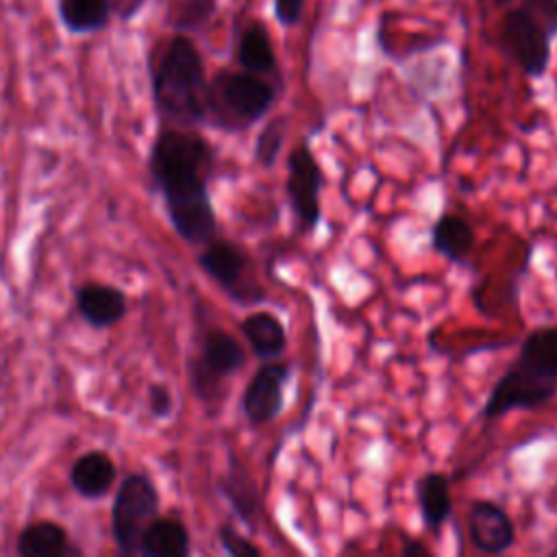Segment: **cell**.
Wrapping results in <instances>:
<instances>
[{
	"label": "cell",
	"instance_id": "obj_19",
	"mask_svg": "<svg viewBox=\"0 0 557 557\" xmlns=\"http://www.w3.org/2000/svg\"><path fill=\"white\" fill-rule=\"evenodd\" d=\"M70 479L78 494H83L87 498H98L113 485L115 466L109 459V455H104L100 450L87 453L81 459H76V463L72 466Z\"/></svg>",
	"mask_w": 557,
	"mask_h": 557
},
{
	"label": "cell",
	"instance_id": "obj_29",
	"mask_svg": "<svg viewBox=\"0 0 557 557\" xmlns=\"http://www.w3.org/2000/svg\"><path fill=\"white\" fill-rule=\"evenodd\" d=\"M494 2H496V7H507V4H511L516 0H494Z\"/></svg>",
	"mask_w": 557,
	"mask_h": 557
},
{
	"label": "cell",
	"instance_id": "obj_22",
	"mask_svg": "<svg viewBox=\"0 0 557 557\" xmlns=\"http://www.w3.org/2000/svg\"><path fill=\"white\" fill-rule=\"evenodd\" d=\"M111 0H59V15L74 33L98 30L107 24Z\"/></svg>",
	"mask_w": 557,
	"mask_h": 557
},
{
	"label": "cell",
	"instance_id": "obj_1",
	"mask_svg": "<svg viewBox=\"0 0 557 557\" xmlns=\"http://www.w3.org/2000/svg\"><path fill=\"white\" fill-rule=\"evenodd\" d=\"M150 170L163 191L176 233L194 246H205L218 233V218L209 196L213 148L194 131H163L152 148Z\"/></svg>",
	"mask_w": 557,
	"mask_h": 557
},
{
	"label": "cell",
	"instance_id": "obj_4",
	"mask_svg": "<svg viewBox=\"0 0 557 557\" xmlns=\"http://www.w3.org/2000/svg\"><path fill=\"white\" fill-rule=\"evenodd\" d=\"M276 102V87L259 74L220 70L207 89V120L213 126L239 133L263 120Z\"/></svg>",
	"mask_w": 557,
	"mask_h": 557
},
{
	"label": "cell",
	"instance_id": "obj_11",
	"mask_svg": "<svg viewBox=\"0 0 557 557\" xmlns=\"http://www.w3.org/2000/svg\"><path fill=\"white\" fill-rule=\"evenodd\" d=\"M468 537L479 553L503 555L516 544V524L503 505L476 498L468 507Z\"/></svg>",
	"mask_w": 557,
	"mask_h": 557
},
{
	"label": "cell",
	"instance_id": "obj_21",
	"mask_svg": "<svg viewBox=\"0 0 557 557\" xmlns=\"http://www.w3.org/2000/svg\"><path fill=\"white\" fill-rule=\"evenodd\" d=\"M67 550V535L54 522L30 524L17 537V553L22 557H61Z\"/></svg>",
	"mask_w": 557,
	"mask_h": 557
},
{
	"label": "cell",
	"instance_id": "obj_14",
	"mask_svg": "<svg viewBox=\"0 0 557 557\" xmlns=\"http://www.w3.org/2000/svg\"><path fill=\"white\" fill-rule=\"evenodd\" d=\"M474 228L459 213H442L431 224V248L455 265H466L474 250Z\"/></svg>",
	"mask_w": 557,
	"mask_h": 557
},
{
	"label": "cell",
	"instance_id": "obj_16",
	"mask_svg": "<svg viewBox=\"0 0 557 557\" xmlns=\"http://www.w3.org/2000/svg\"><path fill=\"white\" fill-rule=\"evenodd\" d=\"M237 63L242 70L268 76L278 72V59L272 46V37L261 22H250L237 39Z\"/></svg>",
	"mask_w": 557,
	"mask_h": 557
},
{
	"label": "cell",
	"instance_id": "obj_15",
	"mask_svg": "<svg viewBox=\"0 0 557 557\" xmlns=\"http://www.w3.org/2000/svg\"><path fill=\"white\" fill-rule=\"evenodd\" d=\"M242 335L250 350L261 359H278L287 348V329L283 320L272 311H252L242 324Z\"/></svg>",
	"mask_w": 557,
	"mask_h": 557
},
{
	"label": "cell",
	"instance_id": "obj_20",
	"mask_svg": "<svg viewBox=\"0 0 557 557\" xmlns=\"http://www.w3.org/2000/svg\"><path fill=\"white\" fill-rule=\"evenodd\" d=\"M141 553L148 557H185L189 555V533L178 520L154 518L141 537Z\"/></svg>",
	"mask_w": 557,
	"mask_h": 557
},
{
	"label": "cell",
	"instance_id": "obj_10",
	"mask_svg": "<svg viewBox=\"0 0 557 557\" xmlns=\"http://www.w3.org/2000/svg\"><path fill=\"white\" fill-rule=\"evenodd\" d=\"M292 374L294 368L278 359H265L252 372L242 396V411L250 424L263 426L283 413L285 387L289 385Z\"/></svg>",
	"mask_w": 557,
	"mask_h": 557
},
{
	"label": "cell",
	"instance_id": "obj_23",
	"mask_svg": "<svg viewBox=\"0 0 557 557\" xmlns=\"http://www.w3.org/2000/svg\"><path fill=\"white\" fill-rule=\"evenodd\" d=\"M287 128H289L287 117L278 115V117L270 120V122L259 131V135H257V139H255L252 157H255V161H257L261 168H265V170L274 168L278 154H281V150H283V146H285Z\"/></svg>",
	"mask_w": 557,
	"mask_h": 557
},
{
	"label": "cell",
	"instance_id": "obj_27",
	"mask_svg": "<svg viewBox=\"0 0 557 557\" xmlns=\"http://www.w3.org/2000/svg\"><path fill=\"white\" fill-rule=\"evenodd\" d=\"M150 405H152V413L168 416L172 411L170 389L163 387V385H152V389H150Z\"/></svg>",
	"mask_w": 557,
	"mask_h": 557
},
{
	"label": "cell",
	"instance_id": "obj_18",
	"mask_svg": "<svg viewBox=\"0 0 557 557\" xmlns=\"http://www.w3.org/2000/svg\"><path fill=\"white\" fill-rule=\"evenodd\" d=\"M78 311L91 326H111L122 320L126 311V298L111 285H85L78 292Z\"/></svg>",
	"mask_w": 557,
	"mask_h": 557
},
{
	"label": "cell",
	"instance_id": "obj_7",
	"mask_svg": "<svg viewBox=\"0 0 557 557\" xmlns=\"http://www.w3.org/2000/svg\"><path fill=\"white\" fill-rule=\"evenodd\" d=\"M198 265L242 305L265 300L263 287L250 276V257L237 244L213 237L198 255Z\"/></svg>",
	"mask_w": 557,
	"mask_h": 557
},
{
	"label": "cell",
	"instance_id": "obj_28",
	"mask_svg": "<svg viewBox=\"0 0 557 557\" xmlns=\"http://www.w3.org/2000/svg\"><path fill=\"white\" fill-rule=\"evenodd\" d=\"M400 555L403 557H429V555H433V550L424 542H420L416 537H407L400 544Z\"/></svg>",
	"mask_w": 557,
	"mask_h": 557
},
{
	"label": "cell",
	"instance_id": "obj_12",
	"mask_svg": "<svg viewBox=\"0 0 557 557\" xmlns=\"http://www.w3.org/2000/svg\"><path fill=\"white\" fill-rule=\"evenodd\" d=\"M513 366L535 379L557 383V324H542L527 333Z\"/></svg>",
	"mask_w": 557,
	"mask_h": 557
},
{
	"label": "cell",
	"instance_id": "obj_2",
	"mask_svg": "<svg viewBox=\"0 0 557 557\" xmlns=\"http://www.w3.org/2000/svg\"><path fill=\"white\" fill-rule=\"evenodd\" d=\"M159 111L176 126L189 128L207 120L209 81L198 48L187 37H174L154 72Z\"/></svg>",
	"mask_w": 557,
	"mask_h": 557
},
{
	"label": "cell",
	"instance_id": "obj_17",
	"mask_svg": "<svg viewBox=\"0 0 557 557\" xmlns=\"http://www.w3.org/2000/svg\"><path fill=\"white\" fill-rule=\"evenodd\" d=\"M220 485H222V494L231 503L237 518L244 520L248 527H252L257 520L261 500H259V492H257V485H255L250 472L237 457L231 455L228 472Z\"/></svg>",
	"mask_w": 557,
	"mask_h": 557
},
{
	"label": "cell",
	"instance_id": "obj_9",
	"mask_svg": "<svg viewBox=\"0 0 557 557\" xmlns=\"http://www.w3.org/2000/svg\"><path fill=\"white\" fill-rule=\"evenodd\" d=\"M557 394L555 381L535 379L513 363L494 381L483 409L481 418L498 420L511 411H533L548 405Z\"/></svg>",
	"mask_w": 557,
	"mask_h": 557
},
{
	"label": "cell",
	"instance_id": "obj_8",
	"mask_svg": "<svg viewBox=\"0 0 557 557\" xmlns=\"http://www.w3.org/2000/svg\"><path fill=\"white\" fill-rule=\"evenodd\" d=\"M246 363L244 346L222 329H209L200 355L191 363V385L202 400H213L224 383Z\"/></svg>",
	"mask_w": 557,
	"mask_h": 557
},
{
	"label": "cell",
	"instance_id": "obj_25",
	"mask_svg": "<svg viewBox=\"0 0 557 557\" xmlns=\"http://www.w3.org/2000/svg\"><path fill=\"white\" fill-rule=\"evenodd\" d=\"M218 537L222 548L231 555V557H261V548L257 544H252L250 540H246L235 527L231 524H222L218 529Z\"/></svg>",
	"mask_w": 557,
	"mask_h": 557
},
{
	"label": "cell",
	"instance_id": "obj_3",
	"mask_svg": "<svg viewBox=\"0 0 557 557\" xmlns=\"http://www.w3.org/2000/svg\"><path fill=\"white\" fill-rule=\"evenodd\" d=\"M557 37V0H520L509 9L496 33L500 54L529 78H542L550 65Z\"/></svg>",
	"mask_w": 557,
	"mask_h": 557
},
{
	"label": "cell",
	"instance_id": "obj_5",
	"mask_svg": "<svg viewBox=\"0 0 557 557\" xmlns=\"http://www.w3.org/2000/svg\"><path fill=\"white\" fill-rule=\"evenodd\" d=\"M322 168L311 144L305 139L294 146L285 159V200L296 218L300 233H313L322 222Z\"/></svg>",
	"mask_w": 557,
	"mask_h": 557
},
{
	"label": "cell",
	"instance_id": "obj_26",
	"mask_svg": "<svg viewBox=\"0 0 557 557\" xmlns=\"http://www.w3.org/2000/svg\"><path fill=\"white\" fill-rule=\"evenodd\" d=\"M307 0H272L274 17L283 28H292L300 22Z\"/></svg>",
	"mask_w": 557,
	"mask_h": 557
},
{
	"label": "cell",
	"instance_id": "obj_6",
	"mask_svg": "<svg viewBox=\"0 0 557 557\" xmlns=\"http://www.w3.org/2000/svg\"><path fill=\"white\" fill-rule=\"evenodd\" d=\"M159 511V496L154 485L141 476L131 474L122 481L113 503V535L122 553H141V537Z\"/></svg>",
	"mask_w": 557,
	"mask_h": 557
},
{
	"label": "cell",
	"instance_id": "obj_24",
	"mask_svg": "<svg viewBox=\"0 0 557 557\" xmlns=\"http://www.w3.org/2000/svg\"><path fill=\"white\" fill-rule=\"evenodd\" d=\"M218 2L215 0H178L174 11V24L176 28H200L207 24L215 13Z\"/></svg>",
	"mask_w": 557,
	"mask_h": 557
},
{
	"label": "cell",
	"instance_id": "obj_13",
	"mask_svg": "<svg viewBox=\"0 0 557 557\" xmlns=\"http://www.w3.org/2000/svg\"><path fill=\"white\" fill-rule=\"evenodd\" d=\"M416 500L422 527L437 535L453 516L450 481L444 472H424L416 481Z\"/></svg>",
	"mask_w": 557,
	"mask_h": 557
}]
</instances>
